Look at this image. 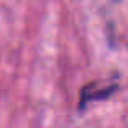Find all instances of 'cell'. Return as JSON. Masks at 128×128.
I'll return each instance as SVG.
<instances>
[{
  "label": "cell",
  "instance_id": "obj_1",
  "mask_svg": "<svg viewBox=\"0 0 128 128\" xmlns=\"http://www.w3.org/2000/svg\"><path fill=\"white\" fill-rule=\"evenodd\" d=\"M118 89L117 83H102V81H91L81 89L80 96V109L84 110L91 102L106 100Z\"/></svg>",
  "mask_w": 128,
  "mask_h": 128
}]
</instances>
